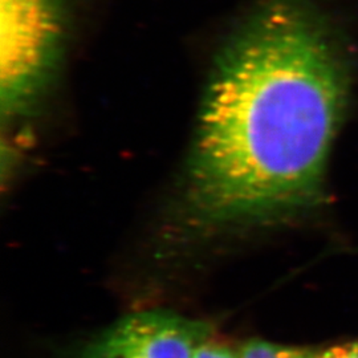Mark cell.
Listing matches in <instances>:
<instances>
[{"mask_svg": "<svg viewBox=\"0 0 358 358\" xmlns=\"http://www.w3.org/2000/svg\"><path fill=\"white\" fill-rule=\"evenodd\" d=\"M350 81L321 0H257L206 83L187 173L192 217L254 224L317 205Z\"/></svg>", "mask_w": 358, "mask_h": 358, "instance_id": "cell-1", "label": "cell"}, {"mask_svg": "<svg viewBox=\"0 0 358 358\" xmlns=\"http://www.w3.org/2000/svg\"><path fill=\"white\" fill-rule=\"evenodd\" d=\"M66 0H0V103L24 115L50 88L62 62Z\"/></svg>", "mask_w": 358, "mask_h": 358, "instance_id": "cell-2", "label": "cell"}, {"mask_svg": "<svg viewBox=\"0 0 358 358\" xmlns=\"http://www.w3.org/2000/svg\"><path fill=\"white\" fill-rule=\"evenodd\" d=\"M211 325L170 310H145L117 321L80 358H192Z\"/></svg>", "mask_w": 358, "mask_h": 358, "instance_id": "cell-3", "label": "cell"}, {"mask_svg": "<svg viewBox=\"0 0 358 358\" xmlns=\"http://www.w3.org/2000/svg\"><path fill=\"white\" fill-rule=\"evenodd\" d=\"M285 346L264 340H250L239 349V358H282Z\"/></svg>", "mask_w": 358, "mask_h": 358, "instance_id": "cell-4", "label": "cell"}, {"mask_svg": "<svg viewBox=\"0 0 358 358\" xmlns=\"http://www.w3.org/2000/svg\"><path fill=\"white\" fill-rule=\"evenodd\" d=\"M192 358H239V352L223 344L210 343L208 340L196 348Z\"/></svg>", "mask_w": 358, "mask_h": 358, "instance_id": "cell-5", "label": "cell"}, {"mask_svg": "<svg viewBox=\"0 0 358 358\" xmlns=\"http://www.w3.org/2000/svg\"><path fill=\"white\" fill-rule=\"evenodd\" d=\"M282 358H316V355L309 352V350H304V349L285 346V350L282 353Z\"/></svg>", "mask_w": 358, "mask_h": 358, "instance_id": "cell-6", "label": "cell"}, {"mask_svg": "<svg viewBox=\"0 0 358 358\" xmlns=\"http://www.w3.org/2000/svg\"><path fill=\"white\" fill-rule=\"evenodd\" d=\"M343 358H358V344L341 345Z\"/></svg>", "mask_w": 358, "mask_h": 358, "instance_id": "cell-7", "label": "cell"}, {"mask_svg": "<svg viewBox=\"0 0 358 358\" xmlns=\"http://www.w3.org/2000/svg\"><path fill=\"white\" fill-rule=\"evenodd\" d=\"M316 358H343L341 346H334V348H331V349H328L322 353H319V355H316Z\"/></svg>", "mask_w": 358, "mask_h": 358, "instance_id": "cell-8", "label": "cell"}]
</instances>
